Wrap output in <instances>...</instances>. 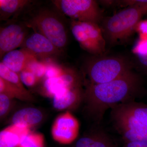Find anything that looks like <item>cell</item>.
Returning <instances> with one entry per match:
<instances>
[{"instance_id": "6da1fadb", "label": "cell", "mask_w": 147, "mask_h": 147, "mask_svg": "<svg viewBox=\"0 0 147 147\" xmlns=\"http://www.w3.org/2000/svg\"><path fill=\"white\" fill-rule=\"evenodd\" d=\"M140 86V77L131 70L108 83H90L85 92L90 110L100 119L108 108L136 94Z\"/></svg>"}, {"instance_id": "7a4b0ae2", "label": "cell", "mask_w": 147, "mask_h": 147, "mask_svg": "<svg viewBox=\"0 0 147 147\" xmlns=\"http://www.w3.org/2000/svg\"><path fill=\"white\" fill-rule=\"evenodd\" d=\"M64 16L54 6L50 7L35 3L20 19L25 21L34 32L46 37L64 52L69 38Z\"/></svg>"}, {"instance_id": "3957f363", "label": "cell", "mask_w": 147, "mask_h": 147, "mask_svg": "<svg viewBox=\"0 0 147 147\" xmlns=\"http://www.w3.org/2000/svg\"><path fill=\"white\" fill-rule=\"evenodd\" d=\"M147 11V1H134L133 5L103 20L100 28L106 42L113 45L127 38Z\"/></svg>"}, {"instance_id": "277c9868", "label": "cell", "mask_w": 147, "mask_h": 147, "mask_svg": "<svg viewBox=\"0 0 147 147\" xmlns=\"http://www.w3.org/2000/svg\"><path fill=\"white\" fill-rule=\"evenodd\" d=\"M90 84H104L117 79L131 70L129 61L123 57L95 56L85 63Z\"/></svg>"}, {"instance_id": "5b68a950", "label": "cell", "mask_w": 147, "mask_h": 147, "mask_svg": "<svg viewBox=\"0 0 147 147\" xmlns=\"http://www.w3.org/2000/svg\"><path fill=\"white\" fill-rule=\"evenodd\" d=\"M53 5L70 20L98 24L102 21V11L93 0H53Z\"/></svg>"}, {"instance_id": "8992f818", "label": "cell", "mask_w": 147, "mask_h": 147, "mask_svg": "<svg viewBox=\"0 0 147 147\" xmlns=\"http://www.w3.org/2000/svg\"><path fill=\"white\" fill-rule=\"evenodd\" d=\"M71 33L82 49L94 56L105 51L106 42L98 24L70 20Z\"/></svg>"}, {"instance_id": "52a82bcc", "label": "cell", "mask_w": 147, "mask_h": 147, "mask_svg": "<svg viewBox=\"0 0 147 147\" xmlns=\"http://www.w3.org/2000/svg\"><path fill=\"white\" fill-rule=\"evenodd\" d=\"M112 117L117 128L126 142L147 143V128L125 111L120 104L113 107Z\"/></svg>"}, {"instance_id": "ba28073f", "label": "cell", "mask_w": 147, "mask_h": 147, "mask_svg": "<svg viewBox=\"0 0 147 147\" xmlns=\"http://www.w3.org/2000/svg\"><path fill=\"white\" fill-rule=\"evenodd\" d=\"M21 19L9 20L0 28V59L6 53L21 47L30 34V30Z\"/></svg>"}, {"instance_id": "9c48e42d", "label": "cell", "mask_w": 147, "mask_h": 147, "mask_svg": "<svg viewBox=\"0 0 147 147\" xmlns=\"http://www.w3.org/2000/svg\"><path fill=\"white\" fill-rule=\"evenodd\" d=\"M21 48L28 50L38 59L44 62L58 61L64 55V52L56 47L50 40L34 32L28 35Z\"/></svg>"}, {"instance_id": "30bf717a", "label": "cell", "mask_w": 147, "mask_h": 147, "mask_svg": "<svg viewBox=\"0 0 147 147\" xmlns=\"http://www.w3.org/2000/svg\"><path fill=\"white\" fill-rule=\"evenodd\" d=\"M79 125L77 119L69 112L61 114L56 119L52 127L53 139L62 144L74 142L79 134Z\"/></svg>"}, {"instance_id": "8fae6325", "label": "cell", "mask_w": 147, "mask_h": 147, "mask_svg": "<svg viewBox=\"0 0 147 147\" xmlns=\"http://www.w3.org/2000/svg\"><path fill=\"white\" fill-rule=\"evenodd\" d=\"M36 3L31 0H0V21L20 19Z\"/></svg>"}, {"instance_id": "7c38bea8", "label": "cell", "mask_w": 147, "mask_h": 147, "mask_svg": "<svg viewBox=\"0 0 147 147\" xmlns=\"http://www.w3.org/2000/svg\"><path fill=\"white\" fill-rule=\"evenodd\" d=\"M36 58L28 50L21 48L6 53L1 62L14 72L19 73L24 70L32 60Z\"/></svg>"}, {"instance_id": "4fadbf2b", "label": "cell", "mask_w": 147, "mask_h": 147, "mask_svg": "<svg viewBox=\"0 0 147 147\" xmlns=\"http://www.w3.org/2000/svg\"><path fill=\"white\" fill-rule=\"evenodd\" d=\"M30 128L12 124L0 132V147H18L22 139L30 132Z\"/></svg>"}, {"instance_id": "5bb4252c", "label": "cell", "mask_w": 147, "mask_h": 147, "mask_svg": "<svg viewBox=\"0 0 147 147\" xmlns=\"http://www.w3.org/2000/svg\"><path fill=\"white\" fill-rule=\"evenodd\" d=\"M81 87L65 88L53 98V107L58 110H63L72 107L80 99Z\"/></svg>"}, {"instance_id": "9a60e30c", "label": "cell", "mask_w": 147, "mask_h": 147, "mask_svg": "<svg viewBox=\"0 0 147 147\" xmlns=\"http://www.w3.org/2000/svg\"><path fill=\"white\" fill-rule=\"evenodd\" d=\"M40 110L34 108H23L18 110L11 119L12 124H19L31 128L40 123L42 119Z\"/></svg>"}, {"instance_id": "2e32d148", "label": "cell", "mask_w": 147, "mask_h": 147, "mask_svg": "<svg viewBox=\"0 0 147 147\" xmlns=\"http://www.w3.org/2000/svg\"><path fill=\"white\" fill-rule=\"evenodd\" d=\"M75 147H116L114 143L105 134L99 133L84 137L76 142Z\"/></svg>"}, {"instance_id": "e0dca14e", "label": "cell", "mask_w": 147, "mask_h": 147, "mask_svg": "<svg viewBox=\"0 0 147 147\" xmlns=\"http://www.w3.org/2000/svg\"><path fill=\"white\" fill-rule=\"evenodd\" d=\"M0 93L7 95L11 98L21 100H31L32 96L28 90H24L15 86L13 84L0 78Z\"/></svg>"}, {"instance_id": "ac0fdd59", "label": "cell", "mask_w": 147, "mask_h": 147, "mask_svg": "<svg viewBox=\"0 0 147 147\" xmlns=\"http://www.w3.org/2000/svg\"><path fill=\"white\" fill-rule=\"evenodd\" d=\"M42 80L41 90L42 93L47 97L53 98L56 95L66 88L59 77L44 79Z\"/></svg>"}, {"instance_id": "d6986e66", "label": "cell", "mask_w": 147, "mask_h": 147, "mask_svg": "<svg viewBox=\"0 0 147 147\" xmlns=\"http://www.w3.org/2000/svg\"><path fill=\"white\" fill-rule=\"evenodd\" d=\"M125 111L134 116L147 128V106L138 103L120 104Z\"/></svg>"}, {"instance_id": "ffe728a7", "label": "cell", "mask_w": 147, "mask_h": 147, "mask_svg": "<svg viewBox=\"0 0 147 147\" xmlns=\"http://www.w3.org/2000/svg\"><path fill=\"white\" fill-rule=\"evenodd\" d=\"M0 78L24 90H28L21 82L19 74L14 72L0 63Z\"/></svg>"}, {"instance_id": "44dd1931", "label": "cell", "mask_w": 147, "mask_h": 147, "mask_svg": "<svg viewBox=\"0 0 147 147\" xmlns=\"http://www.w3.org/2000/svg\"><path fill=\"white\" fill-rule=\"evenodd\" d=\"M18 147H45V139L42 134L30 132L22 139Z\"/></svg>"}, {"instance_id": "7402d4cb", "label": "cell", "mask_w": 147, "mask_h": 147, "mask_svg": "<svg viewBox=\"0 0 147 147\" xmlns=\"http://www.w3.org/2000/svg\"><path fill=\"white\" fill-rule=\"evenodd\" d=\"M46 69L47 64L46 62L35 58L29 62L25 69L30 71L40 81H42L45 77Z\"/></svg>"}, {"instance_id": "603a6c76", "label": "cell", "mask_w": 147, "mask_h": 147, "mask_svg": "<svg viewBox=\"0 0 147 147\" xmlns=\"http://www.w3.org/2000/svg\"><path fill=\"white\" fill-rule=\"evenodd\" d=\"M45 62L47 64V69L43 79L57 78L63 73L65 66L59 63L58 61L51 60Z\"/></svg>"}, {"instance_id": "cb8c5ba5", "label": "cell", "mask_w": 147, "mask_h": 147, "mask_svg": "<svg viewBox=\"0 0 147 147\" xmlns=\"http://www.w3.org/2000/svg\"><path fill=\"white\" fill-rule=\"evenodd\" d=\"M18 74L22 83L27 87H34L40 81L33 73L28 69H25Z\"/></svg>"}, {"instance_id": "d4e9b609", "label": "cell", "mask_w": 147, "mask_h": 147, "mask_svg": "<svg viewBox=\"0 0 147 147\" xmlns=\"http://www.w3.org/2000/svg\"><path fill=\"white\" fill-rule=\"evenodd\" d=\"M12 98L7 95L0 93V116L3 117L8 112Z\"/></svg>"}, {"instance_id": "484cf974", "label": "cell", "mask_w": 147, "mask_h": 147, "mask_svg": "<svg viewBox=\"0 0 147 147\" xmlns=\"http://www.w3.org/2000/svg\"><path fill=\"white\" fill-rule=\"evenodd\" d=\"M132 52L136 56L147 55V39L139 38L133 47Z\"/></svg>"}, {"instance_id": "4316f807", "label": "cell", "mask_w": 147, "mask_h": 147, "mask_svg": "<svg viewBox=\"0 0 147 147\" xmlns=\"http://www.w3.org/2000/svg\"><path fill=\"white\" fill-rule=\"evenodd\" d=\"M135 30L139 32L140 38L147 39V20L140 21L137 24Z\"/></svg>"}, {"instance_id": "83f0119b", "label": "cell", "mask_w": 147, "mask_h": 147, "mask_svg": "<svg viewBox=\"0 0 147 147\" xmlns=\"http://www.w3.org/2000/svg\"><path fill=\"white\" fill-rule=\"evenodd\" d=\"M137 57H138L139 61L142 64V65L147 68V55L138 56Z\"/></svg>"}]
</instances>
